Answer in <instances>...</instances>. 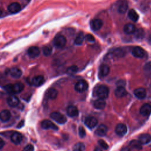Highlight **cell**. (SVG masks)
I'll list each match as a JSON object with an SVG mask.
<instances>
[{
	"instance_id": "6da1fadb",
	"label": "cell",
	"mask_w": 151,
	"mask_h": 151,
	"mask_svg": "<svg viewBox=\"0 0 151 151\" xmlns=\"http://www.w3.org/2000/svg\"><path fill=\"white\" fill-rule=\"evenodd\" d=\"M94 94L98 97L99 99L104 100L107 98L109 94V89L105 85H100L95 88Z\"/></svg>"
},
{
	"instance_id": "7a4b0ae2",
	"label": "cell",
	"mask_w": 151,
	"mask_h": 151,
	"mask_svg": "<svg viewBox=\"0 0 151 151\" xmlns=\"http://www.w3.org/2000/svg\"><path fill=\"white\" fill-rule=\"evenodd\" d=\"M24 88V86L21 83H16L13 84H7L4 87L6 91L12 94H17L21 92Z\"/></svg>"
},
{
	"instance_id": "3957f363",
	"label": "cell",
	"mask_w": 151,
	"mask_h": 151,
	"mask_svg": "<svg viewBox=\"0 0 151 151\" xmlns=\"http://www.w3.org/2000/svg\"><path fill=\"white\" fill-rule=\"evenodd\" d=\"M66 42L67 40L65 37L61 35L56 36L53 40V44L54 46L58 48H63L65 45Z\"/></svg>"
},
{
	"instance_id": "277c9868",
	"label": "cell",
	"mask_w": 151,
	"mask_h": 151,
	"mask_svg": "<svg viewBox=\"0 0 151 151\" xmlns=\"http://www.w3.org/2000/svg\"><path fill=\"white\" fill-rule=\"evenodd\" d=\"M50 117L59 124H64L67 122L66 117L59 112H52L50 114Z\"/></svg>"
},
{
	"instance_id": "5b68a950",
	"label": "cell",
	"mask_w": 151,
	"mask_h": 151,
	"mask_svg": "<svg viewBox=\"0 0 151 151\" xmlns=\"http://www.w3.org/2000/svg\"><path fill=\"white\" fill-rule=\"evenodd\" d=\"M74 88L77 92H84L88 88V84L85 80H80L78 82H77L76 84H75Z\"/></svg>"
},
{
	"instance_id": "8992f818",
	"label": "cell",
	"mask_w": 151,
	"mask_h": 151,
	"mask_svg": "<svg viewBox=\"0 0 151 151\" xmlns=\"http://www.w3.org/2000/svg\"><path fill=\"white\" fill-rule=\"evenodd\" d=\"M41 126L44 129H52L54 130H58V127L49 120H44L42 121L41 123Z\"/></svg>"
},
{
	"instance_id": "52a82bcc",
	"label": "cell",
	"mask_w": 151,
	"mask_h": 151,
	"mask_svg": "<svg viewBox=\"0 0 151 151\" xmlns=\"http://www.w3.org/2000/svg\"><path fill=\"white\" fill-rule=\"evenodd\" d=\"M127 130V127L123 123L118 124L115 128V132L119 136H124L126 133Z\"/></svg>"
},
{
	"instance_id": "ba28073f",
	"label": "cell",
	"mask_w": 151,
	"mask_h": 151,
	"mask_svg": "<svg viewBox=\"0 0 151 151\" xmlns=\"http://www.w3.org/2000/svg\"><path fill=\"white\" fill-rule=\"evenodd\" d=\"M132 54L134 57H135L136 58H143L145 55V52H144L143 49L140 47H134L132 49Z\"/></svg>"
},
{
	"instance_id": "9c48e42d",
	"label": "cell",
	"mask_w": 151,
	"mask_h": 151,
	"mask_svg": "<svg viewBox=\"0 0 151 151\" xmlns=\"http://www.w3.org/2000/svg\"><path fill=\"white\" fill-rule=\"evenodd\" d=\"M128 9V3L126 0H120L118 3L117 10L120 14H124Z\"/></svg>"
},
{
	"instance_id": "30bf717a",
	"label": "cell",
	"mask_w": 151,
	"mask_h": 151,
	"mask_svg": "<svg viewBox=\"0 0 151 151\" xmlns=\"http://www.w3.org/2000/svg\"><path fill=\"white\" fill-rule=\"evenodd\" d=\"M90 26L93 30L97 31L103 26V21L100 19H94L91 21Z\"/></svg>"
},
{
	"instance_id": "8fae6325",
	"label": "cell",
	"mask_w": 151,
	"mask_h": 151,
	"mask_svg": "<svg viewBox=\"0 0 151 151\" xmlns=\"http://www.w3.org/2000/svg\"><path fill=\"white\" fill-rule=\"evenodd\" d=\"M140 113L145 116L150 115L151 113V104L145 103L143 104L140 109Z\"/></svg>"
},
{
	"instance_id": "7c38bea8",
	"label": "cell",
	"mask_w": 151,
	"mask_h": 151,
	"mask_svg": "<svg viewBox=\"0 0 151 151\" xmlns=\"http://www.w3.org/2000/svg\"><path fill=\"white\" fill-rule=\"evenodd\" d=\"M109 71H110L109 67L106 64H103L99 68V76L100 78H103L109 74Z\"/></svg>"
},
{
	"instance_id": "4fadbf2b",
	"label": "cell",
	"mask_w": 151,
	"mask_h": 151,
	"mask_svg": "<svg viewBox=\"0 0 151 151\" xmlns=\"http://www.w3.org/2000/svg\"><path fill=\"white\" fill-rule=\"evenodd\" d=\"M22 140V135L17 132H14L11 136V142L16 145L19 144Z\"/></svg>"
},
{
	"instance_id": "5bb4252c",
	"label": "cell",
	"mask_w": 151,
	"mask_h": 151,
	"mask_svg": "<svg viewBox=\"0 0 151 151\" xmlns=\"http://www.w3.org/2000/svg\"><path fill=\"white\" fill-rule=\"evenodd\" d=\"M21 5L18 2H12L8 6V10L12 14L17 13L21 10Z\"/></svg>"
},
{
	"instance_id": "9a60e30c",
	"label": "cell",
	"mask_w": 151,
	"mask_h": 151,
	"mask_svg": "<svg viewBox=\"0 0 151 151\" xmlns=\"http://www.w3.org/2000/svg\"><path fill=\"white\" fill-rule=\"evenodd\" d=\"M40 53V49L36 46H32L28 49V54L31 58L37 57Z\"/></svg>"
},
{
	"instance_id": "2e32d148",
	"label": "cell",
	"mask_w": 151,
	"mask_h": 151,
	"mask_svg": "<svg viewBox=\"0 0 151 151\" xmlns=\"http://www.w3.org/2000/svg\"><path fill=\"white\" fill-rule=\"evenodd\" d=\"M85 124L90 129H93L97 124V120L94 117H87L84 121Z\"/></svg>"
},
{
	"instance_id": "e0dca14e",
	"label": "cell",
	"mask_w": 151,
	"mask_h": 151,
	"mask_svg": "<svg viewBox=\"0 0 151 151\" xmlns=\"http://www.w3.org/2000/svg\"><path fill=\"white\" fill-rule=\"evenodd\" d=\"M44 82V78L42 76H37L32 78L31 83L35 87H39L41 86Z\"/></svg>"
},
{
	"instance_id": "ac0fdd59",
	"label": "cell",
	"mask_w": 151,
	"mask_h": 151,
	"mask_svg": "<svg viewBox=\"0 0 151 151\" xmlns=\"http://www.w3.org/2000/svg\"><path fill=\"white\" fill-rule=\"evenodd\" d=\"M19 101L18 98L14 95H11L7 98L8 104L12 107L17 106L19 104Z\"/></svg>"
},
{
	"instance_id": "d6986e66",
	"label": "cell",
	"mask_w": 151,
	"mask_h": 151,
	"mask_svg": "<svg viewBox=\"0 0 151 151\" xmlns=\"http://www.w3.org/2000/svg\"><path fill=\"white\" fill-rule=\"evenodd\" d=\"M138 140L141 144H147L151 141V136L147 133H143L139 136Z\"/></svg>"
},
{
	"instance_id": "ffe728a7",
	"label": "cell",
	"mask_w": 151,
	"mask_h": 151,
	"mask_svg": "<svg viewBox=\"0 0 151 151\" xmlns=\"http://www.w3.org/2000/svg\"><path fill=\"white\" fill-rule=\"evenodd\" d=\"M134 94L137 98L139 99H143L146 96V91L144 88L140 87L134 90Z\"/></svg>"
},
{
	"instance_id": "44dd1931",
	"label": "cell",
	"mask_w": 151,
	"mask_h": 151,
	"mask_svg": "<svg viewBox=\"0 0 151 151\" xmlns=\"http://www.w3.org/2000/svg\"><path fill=\"white\" fill-rule=\"evenodd\" d=\"M67 114L71 117H76L78 114V109L74 106H70L67 109Z\"/></svg>"
},
{
	"instance_id": "7402d4cb",
	"label": "cell",
	"mask_w": 151,
	"mask_h": 151,
	"mask_svg": "<svg viewBox=\"0 0 151 151\" xmlns=\"http://www.w3.org/2000/svg\"><path fill=\"white\" fill-rule=\"evenodd\" d=\"M127 94V91L124 87L118 86L114 90V95L118 98H121Z\"/></svg>"
},
{
	"instance_id": "603a6c76",
	"label": "cell",
	"mask_w": 151,
	"mask_h": 151,
	"mask_svg": "<svg viewBox=\"0 0 151 151\" xmlns=\"http://www.w3.org/2000/svg\"><path fill=\"white\" fill-rule=\"evenodd\" d=\"M11 118V113L8 110H3L0 112V120L2 122H6Z\"/></svg>"
},
{
	"instance_id": "cb8c5ba5",
	"label": "cell",
	"mask_w": 151,
	"mask_h": 151,
	"mask_svg": "<svg viewBox=\"0 0 151 151\" xmlns=\"http://www.w3.org/2000/svg\"><path fill=\"white\" fill-rule=\"evenodd\" d=\"M107 132V127L104 124L100 125L96 129L95 133L99 136H103L106 134Z\"/></svg>"
},
{
	"instance_id": "d4e9b609",
	"label": "cell",
	"mask_w": 151,
	"mask_h": 151,
	"mask_svg": "<svg viewBox=\"0 0 151 151\" xmlns=\"http://www.w3.org/2000/svg\"><path fill=\"white\" fill-rule=\"evenodd\" d=\"M9 74L11 76V77L15 78H18L22 76V71L19 68L14 67L10 70Z\"/></svg>"
},
{
	"instance_id": "484cf974",
	"label": "cell",
	"mask_w": 151,
	"mask_h": 151,
	"mask_svg": "<svg viewBox=\"0 0 151 151\" xmlns=\"http://www.w3.org/2000/svg\"><path fill=\"white\" fill-rule=\"evenodd\" d=\"M136 28L134 25L132 24H127L124 26L123 31L126 34H132L134 32Z\"/></svg>"
},
{
	"instance_id": "4316f807",
	"label": "cell",
	"mask_w": 151,
	"mask_h": 151,
	"mask_svg": "<svg viewBox=\"0 0 151 151\" xmlns=\"http://www.w3.org/2000/svg\"><path fill=\"white\" fill-rule=\"evenodd\" d=\"M93 106L97 109H103L106 106V102L103 99H98L94 101Z\"/></svg>"
},
{
	"instance_id": "83f0119b",
	"label": "cell",
	"mask_w": 151,
	"mask_h": 151,
	"mask_svg": "<svg viewBox=\"0 0 151 151\" xmlns=\"http://www.w3.org/2000/svg\"><path fill=\"white\" fill-rule=\"evenodd\" d=\"M58 94V91L54 88L48 89L47 91V96L50 99H55Z\"/></svg>"
},
{
	"instance_id": "f1b7e54d",
	"label": "cell",
	"mask_w": 151,
	"mask_h": 151,
	"mask_svg": "<svg viewBox=\"0 0 151 151\" xmlns=\"http://www.w3.org/2000/svg\"><path fill=\"white\" fill-rule=\"evenodd\" d=\"M129 18L133 22H137L139 19V15L134 9H130L128 12Z\"/></svg>"
},
{
	"instance_id": "f546056e",
	"label": "cell",
	"mask_w": 151,
	"mask_h": 151,
	"mask_svg": "<svg viewBox=\"0 0 151 151\" xmlns=\"http://www.w3.org/2000/svg\"><path fill=\"white\" fill-rule=\"evenodd\" d=\"M84 34L83 32H80L77 36L76 37V39H75V41H74V43L76 44V45H81L83 41H84Z\"/></svg>"
},
{
	"instance_id": "4dcf8cb0",
	"label": "cell",
	"mask_w": 151,
	"mask_h": 151,
	"mask_svg": "<svg viewBox=\"0 0 151 151\" xmlns=\"http://www.w3.org/2000/svg\"><path fill=\"white\" fill-rule=\"evenodd\" d=\"M129 145L132 148H133V149H141L142 148V144L139 142V140H132V141H130Z\"/></svg>"
},
{
	"instance_id": "1f68e13d",
	"label": "cell",
	"mask_w": 151,
	"mask_h": 151,
	"mask_svg": "<svg viewBox=\"0 0 151 151\" xmlns=\"http://www.w3.org/2000/svg\"><path fill=\"white\" fill-rule=\"evenodd\" d=\"M112 54L116 57H122L124 55L125 52H124V51L123 49L119 48H116L115 50H114L112 51Z\"/></svg>"
},
{
	"instance_id": "d6a6232c",
	"label": "cell",
	"mask_w": 151,
	"mask_h": 151,
	"mask_svg": "<svg viewBox=\"0 0 151 151\" xmlns=\"http://www.w3.org/2000/svg\"><path fill=\"white\" fill-rule=\"evenodd\" d=\"M85 146L83 143L79 142L75 144L73 147V151H84Z\"/></svg>"
},
{
	"instance_id": "836d02e7",
	"label": "cell",
	"mask_w": 151,
	"mask_h": 151,
	"mask_svg": "<svg viewBox=\"0 0 151 151\" xmlns=\"http://www.w3.org/2000/svg\"><path fill=\"white\" fill-rule=\"evenodd\" d=\"M52 48L50 46H45L42 48V52L44 55L45 56L50 55L52 53Z\"/></svg>"
},
{
	"instance_id": "e575fe53",
	"label": "cell",
	"mask_w": 151,
	"mask_h": 151,
	"mask_svg": "<svg viewBox=\"0 0 151 151\" xmlns=\"http://www.w3.org/2000/svg\"><path fill=\"white\" fill-rule=\"evenodd\" d=\"M78 71V67L76 65H71L67 68V73L68 74H73L77 73Z\"/></svg>"
},
{
	"instance_id": "d590c367",
	"label": "cell",
	"mask_w": 151,
	"mask_h": 151,
	"mask_svg": "<svg viewBox=\"0 0 151 151\" xmlns=\"http://www.w3.org/2000/svg\"><path fill=\"white\" fill-rule=\"evenodd\" d=\"M136 37L138 39H140V38H142L143 37L144 35H145V32H144V31L142 29H136L134 32Z\"/></svg>"
},
{
	"instance_id": "8d00e7d4",
	"label": "cell",
	"mask_w": 151,
	"mask_h": 151,
	"mask_svg": "<svg viewBox=\"0 0 151 151\" xmlns=\"http://www.w3.org/2000/svg\"><path fill=\"white\" fill-rule=\"evenodd\" d=\"M98 143H99V145L103 149H108L109 146H108V145H107L104 140H99V142H98Z\"/></svg>"
},
{
	"instance_id": "74e56055",
	"label": "cell",
	"mask_w": 151,
	"mask_h": 151,
	"mask_svg": "<svg viewBox=\"0 0 151 151\" xmlns=\"http://www.w3.org/2000/svg\"><path fill=\"white\" fill-rule=\"evenodd\" d=\"M78 133L80 137H84L86 136V130L83 127L80 126L78 129Z\"/></svg>"
},
{
	"instance_id": "f35d334b",
	"label": "cell",
	"mask_w": 151,
	"mask_h": 151,
	"mask_svg": "<svg viewBox=\"0 0 151 151\" xmlns=\"http://www.w3.org/2000/svg\"><path fill=\"white\" fill-rule=\"evenodd\" d=\"M85 38L87 41H89V42H94L95 39H94V37L91 35V34H87L86 35V36L85 37Z\"/></svg>"
},
{
	"instance_id": "ab89813d",
	"label": "cell",
	"mask_w": 151,
	"mask_h": 151,
	"mask_svg": "<svg viewBox=\"0 0 151 151\" xmlns=\"http://www.w3.org/2000/svg\"><path fill=\"white\" fill-rule=\"evenodd\" d=\"M22 151H34V146L32 145H31V144L27 145L24 148Z\"/></svg>"
},
{
	"instance_id": "60d3db41",
	"label": "cell",
	"mask_w": 151,
	"mask_h": 151,
	"mask_svg": "<svg viewBox=\"0 0 151 151\" xmlns=\"http://www.w3.org/2000/svg\"><path fill=\"white\" fill-rule=\"evenodd\" d=\"M144 69H145V70H147V71H148V70H149L151 69V61L147 62V63L145 64V65L144 66Z\"/></svg>"
},
{
	"instance_id": "b9f144b4",
	"label": "cell",
	"mask_w": 151,
	"mask_h": 151,
	"mask_svg": "<svg viewBox=\"0 0 151 151\" xmlns=\"http://www.w3.org/2000/svg\"><path fill=\"white\" fill-rule=\"evenodd\" d=\"M4 145H5L4 141L1 138H0V149H1L4 146Z\"/></svg>"
},
{
	"instance_id": "7bdbcfd3",
	"label": "cell",
	"mask_w": 151,
	"mask_h": 151,
	"mask_svg": "<svg viewBox=\"0 0 151 151\" xmlns=\"http://www.w3.org/2000/svg\"><path fill=\"white\" fill-rule=\"evenodd\" d=\"M120 151H131V150H130V148L128 147H123L121 149Z\"/></svg>"
},
{
	"instance_id": "ee69618b",
	"label": "cell",
	"mask_w": 151,
	"mask_h": 151,
	"mask_svg": "<svg viewBox=\"0 0 151 151\" xmlns=\"http://www.w3.org/2000/svg\"><path fill=\"white\" fill-rule=\"evenodd\" d=\"M94 151H102V150L99 147H96L95 149L94 150Z\"/></svg>"
},
{
	"instance_id": "f6af8a7d",
	"label": "cell",
	"mask_w": 151,
	"mask_h": 151,
	"mask_svg": "<svg viewBox=\"0 0 151 151\" xmlns=\"http://www.w3.org/2000/svg\"><path fill=\"white\" fill-rule=\"evenodd\" d=\"M22 122H22H22H20V124H19V125H18V128H21V126H23V124H24V123H22Z\"/></svg>"
},
{
	"instance_id": "bcb514c9",
	"label": "cell",
	"mask_w": 151,
	"mask_h": 151,
	"mask_svg": "<svg viewBox=\"0 0 151 151\" xmlns=\"http://www.w3.org/2000/svg\"><path fill=\"white\" fill-rule=\"evenodd\" d=\"M2 9L0 8V16L2 15Z\"/></svg>"
}]
</instances>
